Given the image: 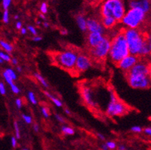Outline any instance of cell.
<instances>
[{
  "mask_svg": "<svg viewBox=\"0 0 151 150\" xmlns=\"http://www.w3.org/2000/svg\"><path fill=\"white\" fill-rule=\"evenodd\" d=\"M0 94L2 95H5L6 94V88L3 82L0 83Z\"/></svg>",
  "mask_w": 151,
  "mask_h": 150,
  "instance_id": "36",
  "label": "cell"
},
{
  "mask_svg": "<svg viewBox=\"0 0 151 150\" xmlns=\"http://www.w3.org/2000/svg\"><path fill=\"white\" fill-rule=\"evenodd\" d=\"M101 149H102V150H108V146H107L106 144H102V145H101Z\"/></svg>",
  "mask_w": 151,
  "mask_h": 150,
  "instance_id": "49",
  "label": "cell"
},
{
  "mask_svg": "<svg viewBox=\"0 0 151 150\" xmlns=\"http://www.w3.org/2000/svg\"><path fill=\"white\" fill-rule=\"evenodd\" d=\"M105 35L102 33L99 32H90L87 35V44L90 48L96 47L97 45L99 44L104 39H105Z\"/></svg>",
  "mask_w": 151,
  "mask_h": 150,
  "instance_id": "13",
  "label": "cell"
},
{
  "mask_svg": "<svg viewBox=\"0 0 151 150\" xmlns=\"http://www.w3.org/2000/svg\"><path fill=\"white\" fill-rule=\"evenodd\" d=\"M76 23L78 27L81 31L86 32L87 30V20L83 17V15L79 14L76 17Z\"/></svg>",
  "mask_w": 151,
  "mask_h": 150,
  "instance_id": "17",
  "label": "cell"
},
{
  "mask_svg": "<svg viewBox=\"0 0 151 150\" xmlns=\"http://www.w3.org/2000/svg\"><path fill=\"white\" fill-rule=\"evenodd\" d=\"M41 110H42V115L44 116V117L45 118H48L50 116V113H49V110L47 107H42L41 108Z\"/></svg>",
  "mask_w": 151,
  "mask_h": 150,
  "instance_id": "32",
  "label": "cell"
},
{
  "mask_svg": "<svg viewBox=\"0 0 151 150\" xmlns=\"http://www.w3.org/2000/svg\"><path fill=\"white\" fill-rule=\"evenodd\" d=\"M15 26H16V29H19V30H20L22 28H23V25H22V23L20 21H17V23H16Z\"/></svg>",
  "mask_w": 151,
  "mask_h": 150,
  "instance_id": "43",
  "label": "cell"
},
{
  "mask_svg": "<svg viewBox=\"0 0 151 150\" xmlns=\"http://www.w3.org/2000/svg\"><path fill=\"white\" fill-rule=\"evenodd\" d=\"M34 77L36 78V80H38V81L39 82V83H40V84H42L44 87H45V88H47V87H48V84L47 83V81L45 80V79L42 77L40 74L35 73L34 74Z\"/></svg>",
  "mask_w": 151,
  "mask_h": 150,
  "instance_id": "21",
  "label": "cell"
},
{
  "mask_svg": "<svg viewBox=\"0 0 151 150\" xmlns=\"http://www.w3.org/2000/svg\"><path fill=\"white\" fill-rule=\"evenodd\" d=\"M129 9H140L145 13L151 9V0H130L129 2Z\"/></svg>",
  "mask_w": 151,
  "mask_h": 150,
  "instance_id": "12",
  "label": "cell"
},
{
  "mask_svg": "<svg viewBox=\"0 0 151 150\" xmlns=\"http://www.w3.org/2000/svg\"><path fill=\"white\" fill-rule=\"evenodd\" d=\"M42 40V38L41 36H38V35H36V36H34L32 38V41L35 42H38V41H41Z\"/></svg>",
  "mask_w": 151,
  "mask_h": 150,
  "instance_id": "42",
  "label": "cell"
},
{
  "mask_svg": "<svg viewBox=\"0 0 151 150\" xmlns=\"http://www.w3.org/2000/svg\"><path fill=\"white\" fill-rule=\"evenodd\" d=\"M27 28H28L29 32L32 35H33V36H36V35H38V32H37L36 29H35L34 26H29Z\"/></svg>",
  "mask_w": 151,
  "mask_h": 150,
  "instance_id": "35",
  "label": "cell"
},
{
  "mask_svg": "<svg viewBox=\"0 0 151 150\" xmlns=\"http://www.w3.org/2000/svg\"><path fill=\"white\" fill-rule=\"evenodd\" d=\"M10 87H11V89H12V91L13 92V93L17 94H17L20 93V88H19V87L17 86L15 84H14L13 85L11 86Z\"/></svg>",
  "mask_w": 151,
  "mask_h": 150,
  "instance_id": "33",
  "label": "cell"
},
{
  "mask_svg": "<svg viewBox=\"0 0 151 150\" xmlns=\"http://www.w3.org/2000/svg\"><path fill=\"white\" fill-rule=\"evenodd\" d=\"M101 17H112L121 21L126 13L123 0H105L100 9Z\"/></svg>",
  "mask_w": 151,
  "mask_h": 150,
  "instance_id": "2",
  "label": "cell"
},
{
  "mask_svg": "<svg viewBox=\"0 0 151 150\" xmlns=\"http://www.w3.org/2000/svg\"><path fill=\"white\" fill-rule=\"evenodd\" d=\"M11 3H12V0H2V8H3L4 11L9 9V8L11 5Z\"/></svg>",
  "mask_w": 151,
  "mask_h": 150,
  "instance_id": "29",
  "label": "cell"
},
{
  "mask_svg": "<svg viewBox=\"0 0 151 150\" xmlns=\"http://www.w3.org/2000/svg\"><path fill=\"white\" fill-rule=\"evenodd\" d=\"M61 129L62 132L65 135H73L75 134V130L71 127L66 126V125H63Z\"/></svg>",
  "mask_w": 151,
  "mask_h": 150,
  "instance_id": "22",
  "label": "cell"
},
{
  "mask_svg": "<svg viewBox=\"0 0 151 150\" xmlns=\"http://www.w3.org/2000/svg\"><path fill=\"white\" fill-rule=\"evenodd\" d=\"M97 136H98V137L100 139V140H105V137H104V135H103L102 134L98 133V134H97Z\"/></svg>",
  "mask_w": 151,
  "mask_h": 150,
  "instance_id": "46",
  "label": "cell"
},
{
  "mask_svg": "<svg viewBox=\"0 0 151 150\" xmlns=\"http://www.w3.org/2000/svg\"><path fill=\"white\" fill-rule=\"evenodd\" d=\"M27 98H28V100L29 101L30 103L34 105L37 104V99L34 92H28V93H27Z\"/></svg>",
  "mask_w": 151,
  "mask_h": 150,
  "instance_id": "24",
  "label": "cell"
},
{
  "mask_svg": "<svg viewBox=\"0 0 151 150\" xmlns=\"http://www.w3.org/2000/svg\"><path fill=\"white\" fill-rule=\"evenodd\" d=\"M39 16H40V17L42 19H43V20H45V15H44L43 14H41L39 15Z\"/></svg>",
  "mask_w": 151,
  "mask_h": 150,
  "instance_id": "54",
  "label": "cell"
},
{
  "mask_svg": "<svg viewBox=\"0 0 151 150\" xmlns=\"http://www.w3.org/2000/svg\"><path fill=\"white\" fill-rule=\"evenodd\" d=\"M60 33L62 34V35H67V34H68V31H67V30H65V29H63V30H61V31H60Z\"/></svg>",
  "mask_w": 151,
  "mask_h": 150,
  "instance_id": "48",
  "label": "cell"
},
{
  "mask_svg": "<svg viewBox=\"0 0 151 150\" xmlns=\"http://www.w3.org/2000/svg\"><path fill=\"white\" fill-rule=\"evenodd\" d=\"M44 93H45V95H46V96L47 97V98H48V99H50V100L51 101L53 102L56 106H57V107H63V103H62V101L60 100V99L56 98V97H54L53 95L49 93L48 92H44Z\"/></svg>",
  "mask_w": 151,
  "mask_h": 150,
  "instance_id": "19",
  "label": "cell"
},
{
  "mask_svg": "<svg viewBox=\"0 0 151 150\" xmlns=\"http://www.w3.org/2000/svg\"><path fill=\"white\" fill-rule=\"evenodd\" d=\"M127 74L151 76V66L147 62L138 61V63L127 73Z\"/></svg>",
  "mask_w": 151,
  "mask_h": 150,
  "instance_id": "9",
  "label": "cell"
},
{
  "mask_svg": "<svg viewBox=\"0 0 151 150\" xmlns=\"http://www.w3.org/2000/svg\"><path fill=\"white\" fill-rule=\"evenodd\" d=\"M130 54L128 43L123 32L116 34L111 39L109 59L113 63L117 65L123 59Z\"/></svg>",
  "mask_w": 151,
  "mask_h": 150,
  "instance_id": "1",
  "label": "cell"
},
{
  "mask_svg": "<svg viewBox=\"0 0 151 150\" xmlns=\"http://www.w3.org/2000/svg\"><path fill=\"white\" fill-rule=\"evenodd\" d=\"M119 149L120 150H126V146L124 145L119 146Z\"/></svg>",
  "mask_w": 151,
  "mask_h": 150,
  "instance_id": "50",
  "label": "cell"
},
{
  "mask_svg": "<svg viewBox=\"0 0 151 150\" xmlns=\"http://www.w3.org/2000/svg\"><path fill=\"white\" fill-rule=\"evenodd\" d=\"M0 46L3 49V50H5V53H12V50H13V47H12V45L11 44H9V42L5 41L3 40L0 41Z\"/></svg>",
  "mask_w": 151,
  "mask_h": 150,
  "instance_id": "20",
  "label": "cell"
},
{
  "mask_svg": "<svg viewBox=\"0 0 151 150\" xmlns=\"http://www.w3.org/2000/svg\"><path fill=\"white\" fill-rule=\"evenodd\" d=\"M55 118H56V119H57L59 122H60V123H64V122H65L64 118H63V116H61L60 115H59V114H55Z\"/></svg>",
  "mask_w": 151,
  "mask_h": 150,
  "instance_id": "40",
  "label": "cell"
},
{
  "mask_svg": "<svg viewBox=\"0 0 151 150\" xmlns=\"http://www.w3.org/2000/svg\"><path fill=\"white\" fill-rule=\"evenodd\" d=\"M20 31V33H21L22 35H26L27 32V29L26 28H24V27H23Z\"/></svg>",
  "mask_w": 151,
  "mask_h": 150,
  "instance_id": "45",
  "label": "cell"
},
{
  "mask_svg": "<svg viewBox=\"0 0 151 150\" xmlns=\"http://www.w3.org/2000/svg\"><path fill=\"white\" fill-rule=\"evenodd\" d=\"M123 33L128 43L130 54L137 56L141 55L145 35L138 30V29H126Z\"/></svg>",
  "mask_w": 151,
  "mask_h": 150,
  "instance_id": "3",
  "label": "cell"
},
{
  "mask_svg": "<svg viewBox=\"0 0 151 150\" xmlns=\"http://www.w3.org/2000/svg\"><path fill=\"white\" fill-rule=\"evenodd\" d=\"M40 11L41 13L45 14L48 11V8H47V4L46 2H43L40 6Z\"/></svg>",
  "mask_w": 151,
  "mask_h": 150,
  "instance_id": "30",
  "label": "cell"
},
{
  "mask_svg": "<svg viewBox=\"0 0 151 150\" xmlns=\"http://www.w3.org/2000/svg\"><path fill=\"white\" fill-rule=\"evenodd\" d=\"M146 17V13L140 9H129L121 20L122 24L126 29H137Z\"/></svg>",
  "mask_w": 151,
  "mask_h": 150,
  "instance_id": "5",
  "label": "cell"
},
{
  "mask_svg": "<svg viewBox=\"0 0 151 150\" xmlns=\"http://www.w3.org/2000/svg\"><path fill=\"white\" fill-rule=\"evenodd\" d=\"M138 59L137 56L129 54V56L125 57L124 59H123L117 64V66L121 71L128 73V72L132 69L133 67L138 63Z\"/></svg>",
  "mask_w": 151,
  "mask_h": 150,
  "instance_id": "10",
  "label": "cell"
},
{
  "mask_svg": "<svg viewBox=\"0 0 151 150\" xmlns=\"http://www.w3.org/2000/svg\"><path fill=\"white\" fill-rule=\"evenodd\" d=\"M33 129L35 132H38V131H39V125H37V124H34Z\"/></svg>",
  "mask_w": 151,
  "mask_h": 150,
  "instance_id": "47",
  "label": "cell"
},
{
  "mask_svg": "<svg viewBox=\"0 0 151 150\" xmlns=\"http://www.w3.org/2000/svg\"><path fill=\"white\" fill-rule=\"evenodd\" d=\"M87 30L89 32H99L104 34L105 28L101 23L94 18L87 19Z\"/></svg>",
  "mask_w": 151,
  "mask_h": 150,
  "instance_id": "14",
  "label": "cell"
},
{
  "mask_svg": "<svg viewBox=\"0 0 151 150\" xmlns=\"http://www.w3.org/2000/svg\"><path fill=\"white\" fill-rule=\"evenodd\" d=\"M129 108L123 102L118 100L114 92L110 93V101L106 108L107 115L111 117L120 116L128 113Z\"/></svg>",
  "mask_w": 151,
  "mask_h": 150,
  "instance_id": "6",
  "label": "cell"
},
{
  "mask_svg": "<svg viewBox=\"0 0 151 150\" xmlns=\"http://www.w3.org/2000/svg\"><path fill=\"white\" fill-rule=\"evenodd\" d=\"M78 54L72 50H66L59 52L53 56L55 62L65 70L75 69Z\"/></svg>",
  "mask_w": 151,
  "mask_h": 150,
  "instance_id": "4",
  "label": "cell"
},
{
  "mask_svg": "<svg viewBox=\"0 0 151 150\" xmlns=\"http://www.w3.org/2000/svg\"><path fill=\"white\" fill-rule=\"evenodd\" d=\"M4 62H5V61H4L3 59H0V63H1V65H2V64H3Z\"/></svg>",
  "mask_w": 151,
  "mask_h": 150,
  "instance_id": "55",
  "label": "cell"
},
{
  "mask_svg": "<svg viewBox=\"0 0 151 150\" xmlns=\"http://www.w3.org/2000/svg\"><path fill=\"white\" fill-rule=\"evenodd\" d=\"M144 132H145L147 135H148V136L151 137V127H147V128H145V129H144Z\"/></svg>",
  "mask_w": 151,
  "mask_h": 150,
  "instance_id": "41",
  "label": "cell"
},
{
  "mask_svg": "<svg viewBox=\"0 0 151 150\" xmlns=\"http://www.w3.org/2000/svg\"><path fill=\"white\" fill-rule=\"evenodd\" d=\"M106 145L109 149H115L116 148V144L114 141H108L106 143Z\"/></svg>",
  "mask_w": 151,
  "mask_h": 150,
  "instance_id": "34",
  "label": "cell"
},
{
  "mask_svg": "<svg viewBox=\"0 0 151 150\" xmlns=\"http://www.w3.org/2000/svg\"><path fill=\"white\" fill-rule=\"evenodd\" d=\"M11 145L13 148H15L17 146V139L16 138V137H11Z\"/></svg>",
  "mask_w": 151,
  "mask_h": 150,
  "instance_id": "38",
  "label": "cell"
},
{
  "mask_svg": "<svg viewBox=\"0 0 151 150\" xmlns=\"http://www.w3.org/2000/svg\"><path fill=\"white\" fill-rule=\"evenodd\" d=\"M11 62H12V64L13 65H17V64H18V60L16 58L12 59V61H11Z\"/></svg>",
  "mask_w": 151,
  "mask_h": 150,
  "instance_id": "44",
  "label": "cell"
},
{
  "mask_svg": "<svg viewBox=\"0 0 151 150\" xmlns=\"http://www.w3.org/2000/svg\"><path fill=\"white\" fill-rule=\"evenodd\" d=\"M15 104H16L17 108L20 109L22 107V106H23V101H22V100L20 99H17L15 100Z\"/></svg>",
  "mask_w": 151,
  "mask_h": 150,
  "instance_id": "39",
  "label": "cell"
},
{
  "mask_svg": "<svg viewBox=\"0 0 151 150\" xmlns=\"http://www.w3.org/2000/svg\"><path fill=\"white\" fill-rule=\"evenodd\" d=\"M131 131L132 132H134V133H141V132H142L143 129L141 127L138 126V125H135V126L132 127Z\"/></svg>",
  "mask_w": 151,
  "mask_h": 150,
  "instance_id": "37",
  "label": "cell"
},
{
  "mask_svg": "<svg viewBox=\"0 0 151 150\" xmlns=\"http://www.w3.org/2000/svg\"><path fill=\"white\" fill-rule=\"evenodd\" d=\"M151 54V35L145 36V42L143 45L142 50L141 52V55L143 56H146Z\"/></svg>",
  "mask_w": 151,
  "mask_h": 150,
  "instance_id": "16",
  "label": "cell"
},
{
  "mask_svg": "<svg viewBox=\"0 0 151 150\" xmlns=\"http://www.w3.org/2000/svg\"><path fill=\"white\" fill-rule=\"evenodd\" d=\"M101 23L105 29H111L116 25L117 21L112 17H101Z\"/></svg>",
  "mask_w": 151,
  "mask_h": 150,
  "instance_id": "18",
  "label": "cell"
},
{
  "mask_svg": "<svg viewBox=\"0 0 151 150\" xmlns=\"http://www.w3.org/2000/svg\"><path fill=\"white\" fill-rule=\"evenodd\" d=\"M5 71L7 72V73L9 74V75L11 77H12V80H13L14 81H15V80H17V74H16V73H15V71L13 70V69H11V68H8V69H5Z\"/></svg>",
  "mask_w": 151,
  "mask_h": 150,
  "instance_id": "26",
  "label": "cell"
},
{
  "mask_svg": "<svg viewBox=\"0 0 151 150\" xmlns=\"http://www.w3.org/2000/svg\"><path fill=\"white\" fill-rule=\"evenodd\" d=\"M9 10H5L2 13V22L4 24H9Z\"/></svg>",
  "mask_w": 151,
  "mask_h": 150,
  "instance_id": "28",
  "label": "cell"
},
{
  "mask_svg": "<svg viewBox=\"0 0 151 150\" xmlns=\"http://www.w3.org/2000/svg\"><path fill=\"white\" fill-rule=\"evenodd\" d=\"M111 40L108 37H105V39L96 47L90 48V54L95 59H105L107 56H109L111 50Z\"/></svg>",
  "mask_w": 151,
  "mask_h": 150,
  "instance_id": "7",
  "label": "cell"
},
{
  "mask_svg": "<svg viewBox=\"0 0 151 150\" xmlns=\"http://www.w3.org/2000/svg\"><path fill=\"white\" fill-rule=\"evenodd\" d=\"M43 26H44V27H45V28H47V27H49V24L47 23V22H44Z\"/></svg>",
  "mask_w": 151,
  "mask_h": 150,
  "instance_id": "51",
  "label": "cell"
},
{
  "mask_svg": "<svg viewBox=\"0 0 151 150\" xmlns=\"http://www.w3.org/2000/svg\"><path fill=\"white\" fill-rule=\"evenodd\" d=\"M2 77H3V78H4V80H5V81L6 82L7 84H9V86H11L13 85V84H14V80H12V77H11L10 76H9V74L7 73V72L5 71H4L2 72Z\"/></svg>",
  "mask_w": 151,
  "mask_h": 150,
  "instance_id": "23",
  "label": "cell"
},
{
  "mask_svg": "<svg viewBox=\"0 0 151 150\" xmlns=\"http://www.w3.org/2000/svg\"><path fill=\"white\" fill-rule=\"evenodd\" d=\"M37 24H38V25H39V24H40V21H37Z\"/></svg>",
  "mask_w": 151,
  "mask_h": 150,
  "instance_id": "57",
  "label": "cell"
},
{
  "mask_svg": "<svg viewBox=\"0 0 151 150\" xmlns=\"http://www.w3.org/2000/svg\"><path fill=\"white\" fill-rule=\"evenodd\" d=\"M128 84L135 89H147L151 86V76L126 74Z\"/></svg>",
  "mask_w": 151,
  "mask_h": 150,
  "instance_id": "8",
  "label": "cell"
},
{
  "mask_svg": "<svg viewBox=\"0 0 151 150\" xmlns=\"http://www.w3.org/2000/svg\"><path fill=\"white\" fill-rule=\"evenodd\" d=\"M0 59H3L5 62H9L12 61V59H11L10 55H9L8 53H5L3 51L0 52Z\"/></svg>",
  "mask_w": 151,
  "mask_h": 150,
  "instance_id": "25",
  "label": "cell"
},
{
  "mask_svg": "<svg viewBox=\"0 0 151 150\" xmlns=\"http://www.w3.org/2000/svg\"><path fill=\"white\" fill-rule=\"evenodd\" d=\"M91 59L85 54H78L75 65V70L78 72H84L91 67Z\"/></svg>",
  "mask_w": 151,
  "mask_h": 150,
  "instance_id": "11",
  "label": "cell"
},
{
  "mask_svg": "<svg viewBox=\"0 0 151 150\" xmlns=\"http://www.w3.org/2000/svg\"><path fill=\"white\" fill-rule=\"evenodd\" d=\"M118 150H120V149H118Z\"/></svg>",
  "mask_w": 151,
  "mask_h": 150,
  "instance_id": "59",
  "label": "cell"
},
{
  "mask_svg": "<svg viewBox=\"0 0 151 150\" xmlns=\"http://www.w3.org/2000/svg\"><path fill=\"white\" fill-rule=\"evenodd\" d=\"M17 71L18 72H21L22 71V69H21V67L20 66H17Z\"/></svg>",
  "mask_w": 151,
  "mask_h": 150,
  "instance_id": "53",
  "label": "cell"
},
{
  "mask_svg": "<svg viewBox=\"0 0 151 150\" xmlns=\"http://www.w3.org/2000/svg\"><path fill=\"white\" fill-rule=\"evenodd\" d=\"M65 114H68V115H70V114H71V111H70V110H68V109L65 108Z\"/></svg>",
  "mask_w": 151,
  "mask_h": 150,
  "instance_id": "52",
  "label": "cell"
},
{
  "mask_svg": "<svg viewBox=\"0 0 151 150\" xmlns=\"http://www.w3.org/2000/svg\"><path fill=\"white\" fill-rule=\"evenodd\" d=\"M18 18H19L18 15H15V16H14V19H15V20H17V19H18Z\"/></svg>",
  "mask_w": 151,
  "mask_h": 150,
  "instance_id": "56",
  "label": "cell"
},
{
  "mask_svg": "<svg viewBox=\"0 0 151 150\" xmlns=\"http://www.w3.org/2000/svg\"><path fill=\"white\" fill-rule=\"evenodd\" d=\"M14 131H15V137L18 140L20 138V128H19V125L17 122L15 121L14 122Z\"/></svg>",
  "mask_w": 151,
  "mask_h": 150,
  "instance_id": "27",
  "label": "cell"
},
{
  "mask_svg": "<svg viewBox=\"0 0 151 150\" xmlns=\"http://www.w3.org/2000/svg\"><path fill=\"white\" fill-rule=\"evenodd\" d=\"M82 97L86 104L92 107H95L96 103L93 100V95L92 90L89 87H83L82 89Z\"/></svg>",
  "mask_w": 151,
  "mask_h": 150,
  "instance_id": "15",
  "label": "cell"
},
{
  "mask_svg": "<svg viewBox=\"0 0 151 150\" xmlns=\"http://www.w3.org/2000/svg\"><path fill=\"white\" fill-rule=\"evenodd\" d=\"M23 150H28V149H23Z\"/></svg>",
  "mask_w": 151,
  "mask_h": 150,
  "instance_id": "58",
  "label": "cell"
},
{
  "mask_svg": "<svg viewBox=\"0 0 151 150\" xmlns=\"http://www.w3.org/2000/svg\"><path fill=\"white\" fill-rule=\"evenodd\" d=\"M22 118L27 124H31L32 122V119L30 116L27 115V114H22Z\"/></svg>",
  "mask_w": 151,
  "mask_h": 150,
  "instance_id": "31",
  "label": "cell"
}]
</instances>
